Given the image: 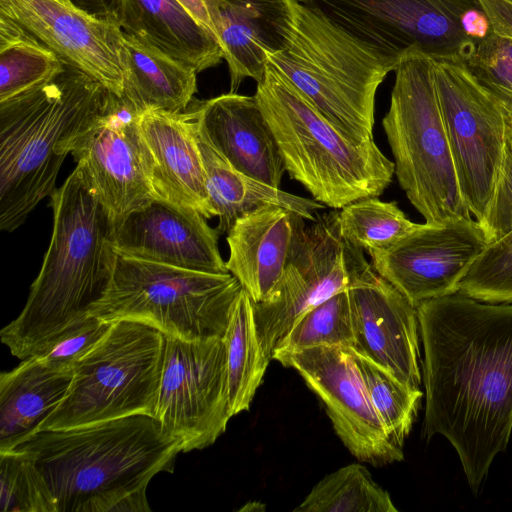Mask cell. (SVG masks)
Returning <instances> with one entry per match:
<instances>
[{
  "instance_id": "1",
  "label": "cell",
  "mask_w": 512,
  "mask_h": 512,
  "mask_svg": "<svg viewBox=\"0 0 512 512\" xmlns=\"http://www.w3.org/2000/svg\"><path fill=\"white\" fill-rule=\"evenodd\" d=\"M423 344V434L455 449L477 491L512 431V302L461 292L417 307Z\"/></svg>"
},
{
  "instance_id": "2",
  "label": "cell",
  "mask_w": 512,
  "mask_h": 512,
  "mask_svg": "<svg viewBox=\"0 0 512 512\" xmlns=\"http://www.w3.org/2000/svg\"><path fill=\"white\" fill-rule=\"evenodd\" d=\"M13 449L34 461L58 512L150 511V480L172 473L181 453L159 422L143 414L41 431Z\"/></svg>"
},
{
  "instance_id": "3",
  "label": "cell",
  "mask_w": 512,
  "mask_h": 512,
  "mask_svg": "<svg viewBox=\"0 0 512 512\" xmlns=\"http://www.w3.org/2000/svg\"><path fill=\"white\" fill-rule=\"evenodd\" d=\"M53 228L40 272L20 314L0 331L20 360L42 353L90 315L114 271L113 222L75 167L50 195Z\"/></svg>"
},
{
  "instance_id": "4",
  "label": "cell",
  "mask_w": 512,
  "mask_h": 512,
  "mask_svg": "<svg viewBox=\"0 0 512 512\" xmlns=\"http://www.w3.org/2000/svg\"><path fill=\"white\" fill-rule=\"evenodd\" d=\"M112 92L64 62L60 72L0 101V229L20 227L56 189L79 135L105 110Z\"/></svg>"
},
{
  "instance_id": "5",
  "label": "cell",
  "mask_w": 512,
  "mask_h": 512,
  "mask_svg": "<svg viewBox=\"0 0 512 512\" xmlns=\"http://www.w3.org/2000/svg\"><path fill=\"white\" fill-rule=\"evenodd\" d=\"M254 95L285 171L315 201L340 210L380 196L392 182L395 164L374 138L359 141L343 132L269 63Z\"/></svg>"
},
{
  "instance_id": "6",
  "label": "cell",
  "mask_w": 512,
  "mask_h": 512,
  "mask_svg": "<svg viewBox=\"0 0 512 512\" xmlns=\"http://www.w3.org/2000/svg\"><path fill=\"white\" fill-rule=\"evenodd\" d=\"M267 58L336 127L373 138L376 92L396 62L301 2L288 46Z\"/></svg>"
},
{
  "instance_id": "7",
  "label": "cell",
  "mask_w": 512,
  "mask_h": 512,
  "mask_svg": "<svg viewBox=\"0 0 512 512\" xmlns=\"http://www.w3.org/2000/svg\"><path fill=\"white\" fill-rule=\"evenodd\" d=\"M394 72L382 126L400 187L426 223L471 219L440 110L431 58L410 50Z\"/></svg>"
},
{
  "instance_id": "8",
  "label": "cell",
  "mask_w": 512,
  "mask_h": 512,
  "mask_svg": "<svg viewBox=\"0 0 512 512\" xmlns=\"http://www.w3.org/2000/svg\"><path fill=\"white\" fill-rule=\"evenodd\" d=\"M242 289L230 273L193 271L117 252L109 288L90 315L139 322L187 341L223 338Z\"/></svg>"
},
{
  "instance_id": "9",
  "label": "cell",
  "mask_w": 512,
  "mask_h": 512,
  "mask_svg": "<svg viewBox=\"0 0 512 512\" xmlns=\"http://www.w3.org/2000/svg\"><path fill=\"white\" fill-rule=\"evenodd\" d=\"M165 336L148 325L114 321L74 366L61 403L35 433L76 428L133 415L154 417Z\"/></svg>"
},
{
  "instance_id": "10",
  "label": "cell",
  "mask_w": 512,
  "mask_h": 512,
  "mask_svg": "<svg viewBox=\"0 0 512 512\" xmlns=\"http://www.w3.org/2000/svg\"><path fill=\"white\" fill-rule=\"evenodd\" d=\"M397 64L417 50L466 60L489 29L476 0H299Z\"/></svg>"
},
{
  "instance_id": "11",
  "label": "cell",
  "mask_w": 512,
  "mask_h": 512,
  "mask_svg": "<svg viewBox=\"0 0 512 512\" xmlns=\"http://www.w3.org/2000/svg\"><path fill=\"white\" fill-rule=\"evenodd\" d=\"M433 77L463 199L480 224L512 132V118L466 60L432 59Z\"/></svg>"
},
{
  "instance_id": "12",
  "label": "cell",
  "mask_w": 512,
  "mask_h": 512,
  "mask_svg": "<svg viewBox=\"0 0 512 512\" xmlns=\"http://www.w3.org/2000/svg\"><path fill=\"white\" fill-rule=\"evenodd\" d=\"M154 418L184 453L212 445L225 432L231 415L223 338L165 336Z\"/></svg>"
},
{
  "instance_id": "13",
  "label": "cell",
  "mask_w": 512,
  "mask_h": 512,
  "mask_svg": "<svg viewBox=\"0 0 512 512\" xmlns=\"http://www.w3.org/2000/svg\"><path fill=\"white\" fill-rule=\"evenodd\" d=\"M352 277L351 246L342 238L338 211L305 225L297 217L293 244L281 278L262 302H253L258 337L272 354L302 315L347 290Z\"/></svg>"
},
{
  "instance_id": "14",
  "label": "cell",
  "mask_w": 512,
  "mask_h": 512,
  "mask_svg": "<svg viewBox=\"0 0 512 512\" xmlns=\"http://www.w3.org/2000/svg\"><path fill=\"white\" fill-rule=\"evenodd\" d=\"M141 112L124 96L111 94L105 110L79 135L71 155L113 224L159 198L153 163L141 133Z\"/></svg>"
},
{
  "instance_id": "15",
  "label": "cell",
  "mask_w": 512,
  "mask_h": 512,
  "mask_svg": "<svg viewBox=\"0 0 512 512\" xmlns=\"http://www.w3.org/2000/svg\"><path fill=\"white\" fill-rule=\"evenodd\" d=\"M295 369L321 399L333 428L361 462L382 466L403 460L369 397L349 348L316 346L273 358Z\"/></svg>"
},
{
  "instance_id": "16",
  "label": "cell",
  "mask_w": 512,
  "mask_h": 512,
  "mask_svg": "<svg viewBox=\"0 0 512 512\" xmlns=\"http://www.w3.org/2000/svg\"><path fill=\"white\" fill-rule=\"evenodd\" d=\"M489 240L477 221L419 224L391 247L367 252L374 270L415 307L459 291V284Z\"/></svg>"
},
{
  "instance_id": "17",
  "label": "cell",
  "mask_w": 512,
  "mask_h": 512,
  "mask_svg": "<svg viewBox=\"0 0 512 512\" xmlns=\"http://www.w3.org/2000/svg\"><path fill=\"white\" fill-rule=\"evenodd\" d=\"M347 288L354 347L407 386L420 389L419 324L416 307L381 277L351 245Z\"/></svg>"
},
{
  "instance_id": "18",
  "label": "cell",
  "mask_w": 512,
  "mask_h": 512,
  "mask_svg": "<svg viewBox=\"0 0 512 512\" xmlns=\"http://www.w3.org/2000/svg\"><path fill=\"white\" fill-rule=\"evenodd\" d=\"M0 13L18 22L63 62L121 96L124 32L117 22L59 0H0Z\"/></svg>"
},
{
  "instance_id": "19",
  "label": "cell",
  "mask_w": 512,
  "mask_h": 512,
  "mask_svg": "<svg viewBox=\"0 0 512 512\" xmlns=\"http://www.w3.org/2000/svg\"><path fill=\"white\" fill-rule=\"evenodd\" d=\"M198 211L161 198L136 208L113 224L116 252L183 269L229 273L218 238Z\"/></svg>"
},
{
  "instance_id": "20",
  "label": "cell",
  "mask_w": 512,
  "mask_h": 512,
  "mask_svg": "<svg viewBox=\"0 0 512 512\" xmlns=\"http://www.w3.org/2000/svg\"><path fill=\"white\" fill-rule=\"evenodd\" d=\"M235 93L246 78L260 81L269 54L290 41L299 0H205Z\"/></svg>"
},
{
  "instance_id": "21",
  "label": "cell",
  "mask_w": 512,
  "mask_h": 512,
  "mask_svg": "<svg viewBox=\"0 0 512 512\" xmlns=\"http://www.w3.org/2000/svg\"><path fill=\"white\" fill-rule=\"evenodd\" d=\"M190 113L198 133L232 167L279 188L284 163L255 95L229 92L199 102Z\"/></svg>"
},
{
  "instance_id": "22",
  "label": "cell",
  "mask_w": 512,
  "mask_h": 512,
  "mask_svg": "<svg viewBox=\"0 0 512 512\" xmlns=\"http://www.w3.org/2000/svg\"><path fill=\"white\" fill-rule=\"evenodd\" d=\"M139 125L152 157L157 196L206 219L216 216L191 113L149 110L141 114Z\"/></svg>"
},
{
  "instance_id": "23",
  "label": "cell",
  "mask_w": 512,
  "mask_h": 512,
  "mask_svg": "<svg viewBox=\"0 0 512 512\" xmlns=\"http://www.w3.org/2000/svg\"><path fill=\"white\" fill-rule=\"evenodd\" d=\"M103 18L123 32L193 67L197 73L223 59L215 38L176 0H99Z\"/></svg>"
},
{
  "instance_id": "24",
  "label": "cell",
  "mask_w": 512,
  "mask_h": 512,
  "mask_svg": "<svg viewBox=\"0 0 512 512\" xmlns=\"http://www.w3.org/2000/svg\"><path fill=\"white\" fill-rule=\"evenodd\" d=\"M296 213L265 205L239 218L227 233L226 267L255 303L270 295L288 261Z\"/></svg>"
},
{
  "instance_id": "25",
  "label": "cell",
  "mask_w": 512,
  "mask_h": 512,
  "mask_svg": "<svg viewBox=\"0 0 512 512\" xmlns=\"http://www.w3.org/2000/svg\"><path fill=\"white\" fill-rule=\"evenodd\" d=\"M73 369L52 368L34 355L1 373L0 451L11 450L35 434L65 397Z\"/></svg>"
},
{
  "instance_id": "26",
  "label": "cell",
  "mask_w": 512,
  "mask_h": 512,
  "mask_svg": "<svg viewBox=\"0 0 512 512\" xmlns=\"http://www.w3.org/2000/svg\"><path fill=\"white\" fill-rule=\"evenodd\" d=\"M122 96L141 113H181L197 91V71L134 36L123 33Z\"/></svg>"
},
{
  "instance_id": "27",
  "label": "cell",
  "mask_w": 512,
  "mask_h": 512,
  "mask_svg": "<svg viewBox=\"0 0 512 512\" xmlns=\"http://www.w3.org/2000/svg\"><path fill=\"white\" fill-rule=\"evenodd\" d=\"M197 136L207 192L218 217L216 228L221 234H227L239 218L265 205L283 207L311 222L317 220V211L325 205L243 174L214 150L198 131Z\"/></svg>"
},
{
  "instance_id": "28",
  "label": "cell",
  "mask_w": 512,
  "mask_h": 512,
  "mask_svg": "<svg viewBox=\"0 0 512 512\" xmlns=\"http://www.w3.org/2000/svg\"><path fill=\"white\" fill-rule=\"evenodd\" d=\"M227 353L229 410L231 417L249 409L270 358L257 333L253 301L240 292L223 337Z\"/></svg>"
},
{
  "instance_id": "29",
  "label": "cell",
  "mask_w": 512,
  "mask_h": 512,
  "mask_svg": "<svg viewBox=\"0 0 512 512\" xmlns=\"http://www.w3.org/2000/svg\"><path fill=\"white\" fill-rule=\"evenodd\" d=\"M63 66L50 48L0 13V101L50 79Z\"/></svg>"
},
{
  "instance_id": "30",
  "label": "cell",
  "mask_w": 512,
  "mask_h": 512,
  "mask_svg": "<svg viewBox=\"0 0 512 512\" xmlns=\"http://www.w3.org/2000/svg\"><path fill=\"white\" fill-rule=\"evenodd\" d=\"M295 512H396L389 493L360 464L344 466L320 480Z\"/></svg>"
},
{
  "instance_id": "31",
  "label": "cell",
  "mask_w": 512,
  "mask_h": 512,
  "mask_svg": "<svg viewBox=\"0 0 512 512\" xmlns=\"http://www.w3.org/2000/svg\"><path fill=\"white\" fill-rule=\"evenodd\" d=\"M338 224L348 244L367 252L391 247L419 225L406 217L397 202L378 197L360 199L341 208Z\"/></svg>"
},
{
  "instance_id": "32",
  "label": "cell",
  "mask_w": 512,
  "mask_h": 512,
  "mask_svg": "<svg viewBox=\"0 0 512 512\" xmlns=\"http://www.w3.org/2000/svg\"><path fill=\"white\" fill-rule=\"evenodd\" d=\"M373 406L392 439L403 448L423 393L398 380L382 366L349 348Z\"/></svg>"
},
{
  "instance_id": "33",
  "label": "cell",
  "mask_w": 512,
  "mask_h": 512,
  "mask_svg": "<svg viewBox=\"0 0 512 512\" xmlns=\"http://www.w3.org/2000/svg\"><path fill=\"white\" fill-rule=\"evenodd\" d=\"M316 346L354 347L347 290L334 294L302 315L277 345L272 359Z\"/></svg>"
},
{
  "instance_id": "34",
  "label": "cell",
  "mask_w": 512,
  "mask_h": 512,
  "mask_svg": "<svg viewBox=\"0 0 512 512\" xmlns=\"http://www.w3.org/2000/svg\"><path fill=\"white\" fill-rule=\"evenodd\" d=\"M2 512H58L48 484L34 461L17 449L0 451Z\"/></svg>"
},
{
  "instance_id": "35",
  "label": "cell",
  "mask_w": 512,
  "mask_h": 512,
  "mask_svg": "<svg viewBox=\"0 0 512 512\" xmlns=\"http://www.w3.org/2000/svg\"><path fill=\"white\" fill-rule=\"evenodd\" d=\"M459 292L489 303L512 302V232L488 244L460 281Z\"/></svg>"
},
{
  "instance_id": "36",
  "label": "cell",
  "mask_w": 512,
  "mask_h": 512,
  "mask_svg": "<svg viewBox=\"0 0 512 512\" xmlns=\"http://www.w3.org/2000/svg\"><path fill=\"white\" fill-rule=\"evenodd\" d=\"M466 63L477 81L512 118V40L488 30Z\"/></svg>"
},
{
  "instance_id": "37",
  "label": "cell",
  "mask_w": 512,
  "mask_h": 512,
  "mask_svg": "<svg viewBox=\"0 0 512 512\" xmlns=\"http://www.w3.org/2000/svg\"><path fill=\"white\" fill-rule=\"evenodd\" d=\"M112 322L93 315L66 329L42 353L38 354L55 369H73L108 332Z\"/></svg>"
},
{
  "instance_id": "38",
  "label": "cell",
  "mask_w": 512,
  "mask_h": 512,
  "mask_svg": "<svg viewBox=\"0 0 512 512\" xmlns=\"http://www.w3.org/2000/svg\"><path fill=\"white\" fill-rule=\"evenodd\" d=\"M481 225L489 244L512 232V132L508 136L493 195Z\"/></svg>"
},
{
  "instance_id": "39",
  "label": "cell",
  "mask_w": 512,
  "mask_h": 512,
  "mask_svg": "<svg viewBox=\"0 0 512 512\" xmlns=\"http://www.w3.org/2000/svg\"><path fill=\"white\" fill-rule=\"evenodd\" d=\"M489 30L512 40V0H476Z\"/></svg>"
},
{
  "instance_id": "40",
  "label": "cell",
  "mask_w": 512,
  "mask_h": 512,
  "mask_svg": "<svg viewBox=\"0 0 512 512\" xmlns=\"http://www.w3.org/2000/svg\"><path fill=\"white\" fill-rule=\"evenodd\" d=\"M218 42V35L205 0H176ZM219 44V42H218ZM220 46V45H219Z\"/></svg>"
},
{
  "instance_id": "41",
  "label": "cell",
  "mask_w": 512,
  "mask_h": 512,
  "mask_svg": "<svg viewBox=\"0 0 512 512\" xmlns=\"http://www.w3.org/2000/svg\"><path fill=\"white\" fill-rule=\"evenodd\" d=\"M59 1L64 2L66 4H72L73 3L72 0H59Z\"/></svg>"
}]
</instances>
